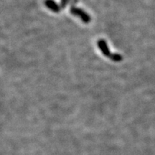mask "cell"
<instances>
[{"label":"cell","mask_w":155,"mask_h":155,"mask_svg":"<svg viewBox=\"0 0 155 155\" xmlns=\"http://www.w3.org/2000/svg\"><path fill=\"white\" fill-rule=\"evenodd\" d=\"M98 46H99V48L102 51V53L104 54L107 57H109L112 58V59L114 60V61H119V60L121 59V57H120L119 55H111L110 51L108 50V48L107 47V45H106V42L103 40H100L98 42Z\"/></svg>","instance_id":"cell-1"},{"label":"cell","mask_w":155,"mask_h":155,"mask_svg":"<svg viewBox=\"0 0 155 155\" xmlns=\"http://www.w3.org/2000/svg\"><path fill=\"white\" fill-rule=\"evenodd\" d=\"M71 13L75 15H78L79 17H81V18L82 19V20L84 22H90L91 18L88 16V15L87 13L85 12L84 11H83L82 9L75 8V7H72L71 9Z\"/></svg>","instance_id":"cell-2"},{"label":"cell","mask_w":155,"mask_h":155,"mask_svg":"<svg viewBox=\"0 0 155 155\" xmlns=\"http://www.w3.org/2000/svg\"><path fill=\"white\" fill-rule=\"evenodd\" d=\"M45 5H47L48 8H50L51 10L55 12H57L60 10V7L57 6V5H56L53 1H51V0H48V1H46Z\"/></svg>","instance_id":"cell-3"}]
</instances>
